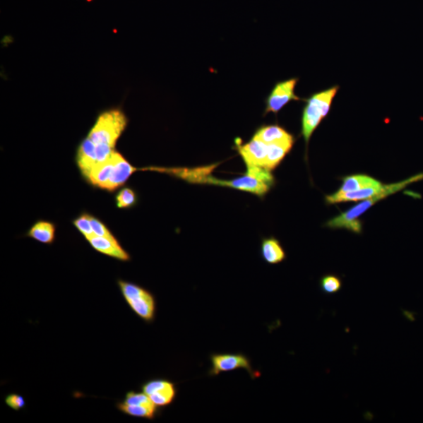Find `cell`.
<instances>
[{"label": "cell", "instance_id": "8992f818", "mask_svg": "<svg viewBox=\"0 0 423 423\" xmlns=\"http://www.w3.org/2000/svg\"><path fill=\"white\" fill-rule=\"evenodd\" d=\"M117 410L129 417L153 420L159 413L157 407L145 393L129 391L117 404Z\"/></svg>", "mask_w": 423, "mask_h": 423}, {"label": "cell", "instance_id": "9a60e30c", "mask_svg": "<svg viewBox=\"0 0 423 423\" xmlns=\"http://www.w3.org/2000/svg\"><path fill=\"white\" fill-rule=\"evenodd\" d=\"M254 138L260 140L267 145L282 142H295L293 136L285 129L277 125L262 126L257 130Z\"/></svg>", "mask_w": 423, "mask_h": 423}, {"label": "cell", "instance_id": "603a6c76", "mask_svg": "<svg viewBox=\"0 0 423 423\" xmlns=\"http://www.w3.org/2000/svg\"><path fill=\"white\" fill-rule=\"evenodd\" d=\"M5 404L12 410L19 412L24 410L26 406V400L23 395L18 393H10L4 398Z\"/></svg>", "mask_w": 423, "mask_h": 423}, {"label": "cell", "instance_id": "7a4b0ae2", "mask_svg": "<svg viewBox=\"0 0 423 423\" xmlns=\"http://www.w3.org/2000/svg\"><path fill=\"white\" fill-rule=\"evenodd\" d=\"M217 165H214V166L191 169L188 176V182L220 186V187L246 191L259 197L266 195L272 187L270 184L258 180L247 174L231 181L220 180L210 174L211 171Z\"/></svg>", "mask_w": 423, "mask_h": 423}, {"label": "cell", "instance_id": "5bb4252c", "mask_svg": "<svg viewBox=\"0 0 423 423\" xmlns=\"http://www.w3.org/2000/svg\"><path fill=\"white\" fill-rule=\"evenodd\" d=\"M384 185L376 186V187L367 188L355 191L340 193L335 192L333 195L327 196L326 201L327 204L333 205L340 203L358 202L374 197L383 189Z\"/></svg>", "mask_w": 423, "mask_h": 423}, {"label": "cell", "instance_id": "4fadbf2b", "mask_svg": "<svg viewBox=\"0 0 423 423\" xmlns=\"http://www.w3.org/2000/svg\"><path fill=\"white\" fill-rule=\"evenodd\" d=\"M76 162L84 180L98 164L96 146L89 138H85L78 146Z\"/></svg>", "mask_w": 423, "mask_h": 423}, {"label": "cell", "instance_id": "cb8c5ba5", "mask_svg": "<svg viewBox=\"0 0 423 423\" xmlns=\"http://www.w3.org/2000/svg\"><path fill=\"white\" fill-rule=\"evenodd\" d=\"M90 223L95 235L99 237H107V238H114V235L109 228L98 218L90 215Z\"/></svg>", "mask_w": 423, "mask_h": 423}, {"label": "cell", "instance_id": "6da1fadb", "mask_svg": "<svg viewBox=\"0 0 423 423\" xmlns=\"http://www.w3.org/2000/svg\"><path fill=\"white\" fill-rule=\"evenodd\" d=\"M422 180H423V174H419L400 182L384 185L383 191L379 195L362 201L361 203L350 208L349 210L341 213L340 216L330 220L326 224V227L333 229L345 228L355 233H361L362 227L359 218L362 215L367 213L370 208L379 202V201L403 190L408 185Z\"/></svg>", "mask_w": 423, "mask_h": 423}, {"label": "cell", "instance_id": "44dd1931", "mask_svg": "<svg viewBox=\"0 0 423 423\" xmlns=\"http://www.w3.org/2000/svg\"><path fill=\"white\" fill-rule=\"evenodd\" d=\"M73 224L85 239L88 240L95 235L90 223V214L88 213H81L80 216L73 220Z\"/></svg>", "mask_w": 423, "mask_h": 423}, {"label": "cell", "instance_id": "ba28073f", "mask_svg": "<svg viewBox=\"0 0 423 423\" xmlns=\"http://www.w3.org/2000/svg\"><path fill=\"white\" fill-rule=\"evenodd\" d=\"M141 390L159 408L173 403L177 393L175 383L162 379L149 380L141 386Z\"/></svg>", "mask_w": 423, "mask_h": 423}, {"label": "cell", "instance_id": "277c9868", "mask_svg": "<svg viewBox=\"0 0 423 423\" xmlns=\"http://www.w3.org/2000/svg\"><path fill=\"white\" fill-rule=\"evenodd\" d=\"M339 89L338 85H335L333 88L317 93L306 100L301 134L305 140L306 146L321 121L328 116Z\"/></svg>", "mask_w": 423, "mask_h": 423}, {"label": "cell", "instance_id": "52a82bcc", "mask_svg": "<svg viewBox=\"0 0 423 423\" xmlns=\"http://www.w3.org/2000/svg\"><path fill=\"white\" fill-rule=\"evenodd\" d=\"M210 361L212 362V368L209 374L210 376H216L221 372L240 369H245L253 379L260 376L253 369L249 358L242 354H215L210 356Z\"/></svg>", "mask_w": 423, "mask_h": 423}, {"label": "cell", "instance_id": "7c38bea8", "mask_svg": "<svg viewBox=\"0 0 423 423\" xmlns=\"http://www.w3.org/2000/svg\"><path fill=\"white\" fill-rule=\"evenodd\" d=\"M268 145L254 138L245 145H239L238 150L246 167H260L264 168L268 155Z\"/></svg>", "mask_w": 423, "mask_h": 423}, {"label": "cell", "instance_id": "30bf717a", "mask_svg": "<svg viewBox=\"0 0 423 423\" xmlns=\"http://www.w3.org/2000/svg\"><path fill=\"white\" fill-rule=\"evenodd\" d=\"M112 170L107 191H116L127 182L129 179L139 169L132 166L123 155L114 150L112 155Z\"/></svg>", "mask_w": 423, "mask_h": 423}, {"label": "cell", "instance_id": "2e32d148", "mask_svg": "<svg viewBox=\"0 0 423 423\" xmlns=\"http://www.w3.org/2000/svg\"><path fill=\"white\" fill-rule=\"evenodd\" d=\"M56 227L52 222L39 220L35 223L26 234L31 238L46 245H52L55 241Z\"/></svg>", "mask_w": 423, "mask_h": 423}, {"label": "cell", "instance_id": "e0dca14e", "mask_svg": "<svg viewBox=\"0 0 423 423\" xmlns=\"http://www.w3.org/2000/svg\"><path fill=\"white\" fill-rule=\"evenodd\" d=\"M383 184L367 175L356 174L343 178L342 184L338 192L340 193L355 191L371 187H376Z\"/></svg>", "mask_w": 423, "mask_h": 423}, {"label": "cell", "instance_id": "3957f363", "mask_svg": "<svg viewBox=\"0 0 423 423\" xmlns=\"http://www.w3.org/2000/svg\"><path fill=\"white\" fill-rule=\"evenodd\" d=\"M128 124L125 114L119 109L100 114L88 138L99 148L116 150L117 143Z\"/></svg>", "mask_w": 423, "mask_h": 423}, {"label": "cell", "instance_id": "5b68a950", "mask_svg": "<svg viewBox=\"0 0 423 423\" xmlns=\"http://www.w3.org/2000/svg\"><path fill=\"white\" fill-rule=\"evenodd\" d=\"M119 289L126 304L138 316L147 323L155 319L157 304L155 296L149 290L131 282L117 281Z\"/></svg>", "mask_w": 423, "mask_h": 423}, {"label": "cell", "instance_id": "7402d4cb", "mask_svg": "<svg viewBox=\"0 0 423 423\" xmlns=\"http://www.w3.org/2000/svg\"><path fill=\"white\" fill-rule=\"evenodd\" d=\"M321 287L326 293L333 294L341 290L342 282L338 277L326 275L321 279Z\"/></svg>", "mask_w": 423, "mask_h": 423}, {"label": "cell", "instance_id": "8fae6325", "mask_svg": "<svg viewBox=\"0 0 423 423\" xmlns=\"http://www.w3.org/2000/svg\"><path fill=\"white\" fill-rule=\"evenodd\" d=\"M87 241L90 243V246L100 254L121 262H128L131 260V255L121 246L116 237L107 238V237L94 235Z\"/></svg>", "mask_w": 423, "mask_h": 423}, {"label": "cell", "instance_id": "ffe728a7", "mask_svg": "<svg viewBox=\"0 0 423 423\" xmlns=\"http://www.w3.org/2000/svg\"><path fill=\"white\" fill-rule=\"evenodd\" d=\"M116 203L119 209H130L138 203L137 193L131 188L121 189L117 193Z\"/></svg>", "mask_w": 423, "mask_h": 423}, {"label": "cell", "instance_id": "9c48e42d", "mask_svg": "<svg viewBox=\"0 0 423 423\" xmlns=\"http://www.w3.org/2000/svg\"><path fill=\"white\" fill-rule=\"evenodd\" d=\"M297 83V78H291V80L277 83L267 99V106L264 114L270 112L277 114L292 100H301L295 94Z\"/></svg>", "mask_w": 423, "mask_h": 423}, {"label": "cell", "instance_id": "d6986e66", "mask_svg": "<svg viewBox=\"0 0 423 423\" xmlns=\"http://www.w3.org/2000/svg\"><path fill=\"white\" fill-rule=\"evenodd\" d=\"M261 254L263 260L270 264L280 263L286 257L280 242L275 238L266 239L263 241Z\"/></svg>", "mask_w": 423, "mask_h": 423}, {"label": "cell", "instance_id": "ac0fdd59", "mask_svg": "<svg viewBox=\"0 0 423 423\" xmlns=\"http://www.w3.org/2000/svg\"><path fill=\"white\" fill-rule=\"evenodd\" d=\"M294 142H282L268 145L266 162L264 169L269 171L275 169L284 160V157L290 152Z\"/></svg>", "mask_w": 423, "mask_h": 423}]
</instances>
